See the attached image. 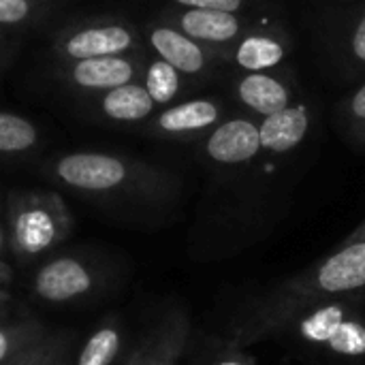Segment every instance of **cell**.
Listing matches in <instances>:
<instances>
[{"instance_id": "26", "label": "cell", "mask_w": 365, "mask_h": 365, "mask_svg": "<svg viewBox=\"0 0 365 365\" xmlns=\"http://www.w3.org/2000/svg\"><path fill=\"white\" fill-rule=\"evenodd\" d=\"M32 13L30 0H0V24H19Z\"/></svg>"}, {"instance_id": "15", "label": "cell", "mask_w": 365, "mask_h": 365, "mask_svg": "<svg viewBox=\"0 0 365 365\" xmlns=\"http://www.w3.org/2000/svg\"><path fill=\"white\" fill-rule=\"evenodd\" d=\"M135 36L128 28L118 24L107 26H92L81 28L68 34L60 49L71 60H86V58H101V56H122L133 49Z\"/></svg>"}, {"instance_id": "2", "label": "cell", "mask_w": 365, "mask_h": 365, "mask_svg": "<svg viewBox=\"0 0 365 365\" xmlns=\"http://www.w3.org/2000/svg\"><path fill=\"white\" fill-rule=\"evenodd\" d=\"M73 231V218L56 192H11L9 195V248L21 261H32Z\"/></svg>"}, {"instance_id": "30", "label": "cell", "mask_w": 365, "mask_h": 365, "mask_svg": "<svg viewBox=\"0 0 365 365\" xmlns=\"http://www.w3.org/2000/svg\"><path fill=\"white\" fill-rule=\"evenodd\" d=\"M6 244H9V235H6V229L4 227H0V252L6 248Z\"/></svg>"}, {"instance_id": "25", "label": "cell", "mask_w": 365, "mask_h": 365, "mask_svg": "<svg viewBox=\"0 0 365 365\" xmlns=\"http://www.w3.org/2000/svg\"><path fill=\"white\" fill-rule=\"evenodd\" d=\"M201 365H257V359L246 349L233 346L227 340H216Z\"/></svg>"}, {"instance_id": "21", "label": "cell", "mask_w": 365, "mask_h": 365, "mask_svg": "<svg viewBox=\"0 0 365 365\" xmlns=\"http://www.w3.org/2000/svg\"><path fill=\"white\" fill-rule=\"evenodd\" d=\"M45 334L47 329L34 319H24L15 323L0 321V365L9 364L13 357L21 355Z\"/></svg>"}, {"instance_id": "11", "label": "cell", "mask_w": 365, "mask_h": 365, "mask_svg": "<svg viewBox=\"0 0 365 365\" xmlns=\"http://www.w3.org/2000/svg\"><path fill=\"white\" fill-rule=\"evenodd\" d=\"M150 45L160 60L169 62L186 77H205L220 66H227V53L205 47L190 38L175 26H154L150 30Z\"/></svg>"}, {"instance_id": "18", "label": "cell", "mask_w": 365, "mask_h": 365, "mask_svg": "<svg viewBox=\"0 0 365 365\" xmlns=\"http://www.w3.org/2000/svg\"><path fill=\"white\" fill-rule=\"evenodd\" d=\"M334 126L338 135L357 152L365 143V77L353 83L351 90L338 101L334 113Z\"/></svg>"}, {"instance_id": "23", "label": "cell", "mask_w": 365, "mask_h": 365, "mask_svg": "<svg viewBox=\"0 0 365 365\" xmlns=\"http://www.w3.org/2000/svg\"><path fill=\"white\" fill-rule=\"evenodd\" d=\"M38 139L36 126L17 115V113H6L0 111V154H17L34 148Z\"/></svg>"}, {"instance_id": "27", "label": "cell", "mask_w": 365, "mask_h": 365, "mask_svg": "<svg viewBox=\"0 0 365 365\" xmlns=\"http://www.w3.org/2000/svg\"><path fill=\"white\" fill-rule=\"evenodd\" d=\"M361 240H365V218L338 244V246H344V244H353V242H361Z\"/></svg>"}, {"instance_id": "17", "label": "cell", "mask_w": 365, "mask_h": 365, "mask_svg": "<svg viewBox=\"0 0 365 365\" xmlns=\"http://www.w3.org/2000/svg\"><path fill=\"white\" fill-rule=\"evenodd\" d=\"M156 103L141 83H124L107 90L101 101V109L107 118L118 122H139L154 111Z\"/></svg>"}, {"instance_id": "12", "label": "cell", "mask_w": 365, "mask_h": 365, "mask_svg": "<svg viewBox=\"0 0 365 365\" xmlns=\"http://www.w3.org/2000/svg\"><path fill=\"white\" fill-rule=\"evenodd\" d=\"M190 338L186 312H167L137 344L126 365H180V357Z\"/></svg>"}, {"instance_id": "29", "label": "cell", "mask_w": 365, "mask_h": 365, "mask_svg": "<svg viewBox=\"0 0 365 365\" xmlns=\"http://www.w3.org/2000/svg\"><path fill=\"white\" fill-rule=\"evenodd\" d=\"M314 6H325V4H346V2H355V0H312Z\"/></svg>"}, {"instance_id": "13", "label": "cell", "mask_w": 365, "mask_h": 365, "mask_svg": "<svg viewBox=\"0 0 365 365\" xmlns=\"http://www.w3.org/2000/svg\"><path fill=\"white\" fill-rule=\"evenodd\" d=\"M359 314L357 295L351 297H336L321 304H314L302 310L284 329L282 336H293L295 340L323 349L334 331L351 317Z\"/></svg>"}, {"instance_id": "20", "label": "cell", "mask_w": 365, "mask_h": 365, "mask_svg": "<svg viewBox=\"0 0 365 365\" xmlns=\"http://www.w3.org/2000/svg\"><path fill=\"white\" fill-rule=\"evenodd\" d=\"M75 351V336L71 331L45 334L38 342L13 357L4 365H68Z\"/></svg>"}, {"instance_id": "9", "label": "cell", "mask_w": 365, "mask_h": 365, "mask_svg": "<svg viewBox=\"0 0 365 365\" xmlns=\"http://www.w3.org/2000/svg\"><path fill=\"white\" fill-rule=\"evenodd\" d=\"M287 15V13H278ZM272 15L261 13H229L210 9H182L173 19L175 28L210 49L227 53L246 32L257 28Z\"/></svg>"}, {"instance_id": "1", "label": "cell", "mask_w": 365, "mask_h": 365, "mask_svg": "<svg viewBox=\"0 0 365 365\" xmlns=\"http://www.w3.org/2000/svg\"><path fill=\"white\" fill-rule=\"evenodd\" d=\"M365 289V240L336 246V250L308 269L246 299L227 334V342L248 349L259 342L282 338L289 323L306 308L351 297Z\"/></svg>"}, {"instance_id": "31", "label": "cell", "mask_w": 365, "mask_h": 365, "mask_svg": "<svg viewBox=\"0 0 365 365\" xmlns=\"http://www.w3.org/2000/svg\"><path fill=\"white\" fill-rule=\"evenodd\" d=\"M6 306H9V302H0V321L6 319Z\"/></svg>"}, {"instance_id": "33", "label": "cell", "mask_w": 365, "mask_h": 365, "mask_svg": "<svg viewBox=\"0 0 365 365\" xmlns=\"http://www.w3.org/2000/svg\"><path fill=\"white\" fill-rule=\"evenodd\" d=\"M361 152H365V143H364V150H361Z\"/></svg>"}, {"instance_id": "28", "label": "cell", "mask_w": 365, "mask_h": 365, "mask_svg": "<svg viewBox=\"0 0 365 365\" xmlns=\"http://www.w3.org/2000/svg\"><path fill=\"white\" fill-rule=\"evenodd\" d=\"M13 282V269L4 261H0V289H6Z\"/></svg>"}, {"instance_id": "5", "label": "cell", "mask_w": 365, "mask_h": 365, "mask_svg": "<svg viewBox=\"0 0 365 365\" xmlns=\"http://www.w3.org/2000/svg\"><path fill=\"white\" fill-rule=\"evenodd\" d=\"M317 124V103L304 94L282 111L259 120L261 154L284 163H304V156L310 154Z\"/></svg>"}, {"instance_id": "19", "label": "cell", "mask_w": 365, "mask_h": 365, "mask_svg": "<svg viewBox=\"0 0 365 365\" xmlns=\"http://www.w3.org/2000/svg\"><path fill=\"white\" fill-rule=\"evenodd\" d=\"M124 349V331L115 319L103 321L77 353L75 365H113Z\"/></svg>"}, {"instance_id": "24", "label": "cell", "mask_w": 365, "mask_h": 365, "mask_svg": "<svg viewBox=\"0 0 365 365\" xmlns=\"http://www.w3.org/2000/svg\"><path fill=\"white\" fill-rule=\"evenodd\" d=\"M325 351H329L331 355L338 357H364L365 355V321L355 314L351 319H346L336 331L334 336L327 340V344L323 346Z\"/></svg>"}, {"instance_id": "16", "label": "cell", "mask_w": 365, "mask_h": 365, "mask_svg": "<svg viewBox=\"0 0 365 365\" xmlns=\"http://www.w3.org/2000/svg\"><path fill=\"white\" fill-rule=\"evenodd\" d=\"M135 77V66L122 56H101L75 60L71 66V79L86 90H111L130 83Z\"/></svg>"}, {"instance_id": "6", "label": "cell", "mask_w": 365, "mask_h": 365, "mask_svg": "<svg viewBox=\"0 0 365 365\" xmlns=\"http://www.w3.org/2000/svg\"><path fill=\"white\" fill-rule=\"evenodd\" d=\"M295 36L287 15H272L246 32L229 51L227 66L235 71H267L291 62Z\"/></svg>"}, {"instance_id": "4", "label": "cell", "mask_w": 365, "mask_h": 365, "mask_svg": "<svg viewBox=\"0 0 365 365\" xmlns=\"http://www.w3.org/2000/svg\"><path fill=\"white\" fill-rule=\"evenodd\" d=\"M306 92L293 62L267 71H235L231 75V96L240 113L263 120L293 105Z\"/></svg>"}, {"instance_id": "8", "label": "cell", "mask_w": 365, "mask_h": 365, "mask_svg": "<svg viewBox=\"0 0 365 365\" xmlns=\"http://www.w3.org/2000/svg\"><path fill=\"white\" fill-rule=\"evenodd\" d=\"M53 175L68 188L92 195H105L130 184L135 171L128 167L126 160L118 156L77 152L62 156L53 165Z\"/></svg>"}, {"instance_id": "10", "label": "cell", "mask_w": 365, "mask_h": 365, "mask_svg": "<svg viewBox=\"0 0 365 365\" xmlns=\"http://www.w3.org/2000/svg\"><path fill=\"white\" fill-rule=\"evenodd\" d=\"M96 287V269L73 255H62L45 261L32 278L34 295L47 304H68L88 297Z\"/></svg>"}, {"instance_id": "14", "label": "cell", "mask_w": 365, "mask_h": 365, "mask_svg": "<svg viewBox=\"0 0 365 365\" xmlns=\"http://www.w3.org/2000/svg\"><path fill=\"white\" fill-rule=\"evenodd\" d=\"M229 113L227 105L216 98H190L167 107L156 118V130L169 137H205Z\"/></svg>"}, {"instance_id": "32", "label": "cell", "mask_w": 365, "mask_h": 365, "mask_svg": "<svg viewBox=\"0 0 365 365\" xmlns=\"http://www.w3.org/2000/svg\"><path fill=\"white\" fill-rule=\"evenodd\" d=\"M0 302H11V293L4 291V289H0Z\"/></svg>"}, {"instance_id": "7", "label": "cell", "mask_w": 365, "mask_h": 365, "mask_svg": "<svg viewBox=\"0 0 365 365\" xmlns=\"http://www.w3.org/2000/svg\"><path fill=\"white\" fill-rule=\"evenodd\" d=\"M203 156L225 175L252 167L261 156L259 122L233 113L203 137Z\"/></svg>"}, {"instance_id": "22", "label": "cell", "mask_w": 365, "mask_h": 365, "mask_svg": "<svg viewBox=\"0 0 365 365\" xmlns=\"http://www.w3.org/2000/svg\"><path fill=\"white\" fill-rule=\"evenodd\" d=\"M182 75L178 68H173L169 62L165 60H152L148 71H145V90L150 92L152 101L156 105H167V103H173L178 98V94L182 92Z\"/></svg>"}, {"instance_id": "3", "label": "cell", "mask_w": 365, "mask_h": 365, "mask_svg": "<svg viewBox=\"0 0 365 365\" xmlns=\"http://www.w3.org/2000/svg\"><path fill=\"white\" fill-rule=\"evenodd\" d=\"M314 41L325 64L344 83L365 77V0L317 6Z\"/></svg>"}]
</instances>
